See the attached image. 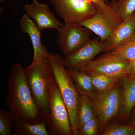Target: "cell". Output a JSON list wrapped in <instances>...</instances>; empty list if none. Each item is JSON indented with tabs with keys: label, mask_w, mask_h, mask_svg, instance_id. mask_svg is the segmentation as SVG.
Returning a JSON list of instances; mask_svg holds the SVG:
<instances>
[{
	"label": "cell",
	"mask_w": 135,
	"mask_h": 135,
	"mask_svg": "<svg viewBox=\"0 0 135 135\" xmlns=\"http://www.w3.org/2000/svg\"><path fill=\"white\" fill-rule=\"evenodd\" d=\"M135 33V13L122 21L110 37L104 42V51L110 52L127 41Z\"/></svg>",
	"instance_id": "cell-13"
},
{
	"label": "cell",
	"mask_w": 135,
	"mask_h": 135,
	"mask_svg": "<svg viewBox=\"0 0 135 135\" xmlns=\"http://www.w3.org/2000/svg\"><path fill=\"white\" fill-rule=\"evenodd\" d=\"M113 3L122 21L135 13V0H117Z\"/></svg>",
	"instance_id": "cell-20"
},
{
	"label": "cell",
	"mask_w": 135,
	"mask_h": 135,
	"mask_svg": "<svg viewBox=\"0 0 135 135\" xmlns=\"http://www.w3.org/2000/svg\"><path fill=\"white\" fill-rule=\"evenodd\" d=\"M7 84L6 104L15 122L37 123L45 120L43 114L32 96L27 82L25 68L20 63L12 66Z\"/></svg>",
	"instance_id": "cell-1"
},
{
	"label": "cell",
	"mask_w": 135,
	"mask_h": 135,
	"mask_svg": "<svg viewBox=\"0 0 135 135\" xmlns=\"http://www.w3.org/2000/svg\"><path fill=\"white\" fill-rule=\"evenodd\" d=\"M96 92H101L110 89L119 82L120 79L97 73H89Z\"/></svg>",
	"instance_id": "cell-17"
},
{
	"label": "cell",
	"mask_w": 135,
	"mask_h": 135,
	"mask_svg": "<svg viewBox=\"0 0 135 135\" xmlns=\"http://www.w3.org/2000/svg\"><path fill=\"white\" fill-rule=\"evenodd\" d=\"M130 62L135 59V33L124 43L109 52Z\"/></svg>",
	"instance_id": "cell-19"
},
{
	"label": "cell",
	"mask_w": 135,
	"mask_h": 135,
	"mask_svg": "<svg viewBox=\"0 0 135 135\" xmlns=\"http://www.w3.org/2000/svg\"><path fill=\"white\" fill-rule=\"evenodd\" d=\"M92 1L94 3L98 5H103L106 3L107 2L106 0H90Z\"/></svg>",
	"instance_id": "cell-26"
},
{
	"label": "cell",
	"mask_w": 135,
	"mask_h": 135,
	"mask_svg": "<svg viewBox=\"0 0 135 135\" xmlns=\"http://www.w3.org/2000/svg\"><path fill=\"white\" fill-rule=\"evenodd\" d=\"M14 135H49L46 121L40 123H31L16 122H15Z\"/></svg>",
	"instance_id": "cell-16"
},
{
	"label": "cell",
	"mask_w": 135,
	"mask_h": 135,
	"mask_svg": "<svg viewBox=\"0 0 135 135\" xmlns=\"http://www.w3.org/2000/svg\"><path fill=\"white\" fill-rule=\"evenodd\" d=\"M95 13L89 19L79 25L85 27L99 36L105 42L110 37L118 26L122 22L111 2L103 4H96Z\"/></svg>",
	"instance_id": "cell-6"
},
{
	"label": "cell",
	"mask_w": 135,
	"mask_h": 135,
	"mask_svg": "<svg viewBox=\"0 0 135 135\" xmlns=\"http://www.w3.org/2000/svg\"><path fill=\"white\" fill-rule=\"evenodd\" d=\"M134 135H135V134H134Z\"/></svg>",
	"instance_id": "cell-28"
},
{
	"label": "cell",
	"mask_w": 135,
	"mask_h": 135,
	"mask_svg": "<svg viewBox=\"0 0 135 135\" xmlns=\"http://www.w3.org/2000/svg\"><path fill=\"white\" fill-rule=\"evenodd\" d=\"M25 72L32 96L45 120L52 86L55 82L50 64L46 56L32 61L25 68Z\"/></svg>",
	"instance_id": "cell-2"
},
{
	"label": "cell",
	"mask_w": 135,
	"mask_h": 135,
	"mask_svg": "<svg viewBox=\"0 0 135 135\" xmlns=\"http://www.w3.org/2000/svg\"><path fill=\"white\" fill-rule=\"evenodd\" d=\"M50 1L64 23L79 25L90 18L96 11V4L90 0Z\"/></svg>",
	"instance_id": "cell-7"
},
{
	"label": "cell",
	"mask_w": 135,
	"mask_h": 135,
	"mask_svg": "<svg viewBox=\"0 0 135 135\" xmlns=\"http://www.w3.org/2000/svg\"><path fill=\"white\" fill-rule=\"evenodd\" d=\"M135 126L120 125L116 123L108 126L103 135H134Z\"/></svg>",
	"instance_id": "cell-22"
},
{
	"label": "cell",
	"mask_w": 135,
	"mask_h": 135,
	"mask_svg": "<svg viewBox=\"0 0 135 135\" xmlns=\"http://www.w3.org/2000/svg\"><path fill=\"white\" fill-rule=\"evenodd\" d=\"M107 2H107H108V0H106ZM111 2H114L116 1H117V0H111Z\"/></svg>",
	"instance_id": "cell-27"
},
{
	"label": "cell",
	"mask_w": 135,
	"mask_h": 135,
	"mask_svg": "<svg viewBox=\"0 0 135 135\" xmlns=\"http://www.w3.org/2000/svg\"><path fill=\"white\" fill-rule=\"evenodd\" d=\"M99 121L104 127L109 121L119 114L122 104V89L119 82L110 89L95 92L89 98Z\"/></svg>",
	"instance_id": "cell-4"
},
{
	"label": "cell",
	"mask_w": 135,
	"mask_h": 135,
	"mask_svg": "<svg viewBox=\"0 0 135 135\" xmlns=\"http://www.w3.org/2000/svg\"><path fill=\"white\" fill-rule=\"evenodd\" d=\"M66 71L75 83L80 96L89 98L95 93L92 79L88 73L71 68L66 69Z\"/></svg>",
	"instance_id": "cell-15"
},
{
	"label": "cell",
	"mask_w": 135,
	"mask_h": 135,
	"mask_svg": "<svg viewBox=\"0 0 135 135\" xmlns=\"http://www.w3.org/2000/svg\"><path fill=\"white\" fill-rule=\"evenodd\" d=\"M15 121L9 111L0 110V135H11Z\"/></svg>",
	"instance_id": "cell-21"
},
{
	"label": "cell",
	"mask_w": 135,
	"mask_h": 135,
	"mask_svg": "<svg viewBox=\"0 0 135 135\" xmlns=\"http://www.w3.org/2000/svg\"><path fill=\"white\" fill-rule=\"evenodd\" d=\"M20 28L22 32L27 34L31 39L33 49V61L46 57L48 50L42 44V32L27 14L22 16L20 22Z\"/></svg>",
	"instance_id": "cell-12"
},
{
	"label": "cell",
	"mask_w": 135,
	"mask_h": 135,
	"mask_svg": "<svg viewBox=\"0 0 135 135\" xmlns=\"http://www.w3.org/2000/svg\"><path fill=\"white\" fill-rule=\"evenodd\" d=\"M95 115V114L89 98L81 96L77 116L78 131L84 123Z\"/></svg>",
	"instance_id": "cell-18"
},
{
	"label": "cell",
	"mask_w": 135,
	"mask_h": 135,
	"mask_svg": "<svg viewBox=\"0 0 135 135\" xmlns=\"http://www.w3.org/2000/svg\"><path fill=\"white\" fill-rule=\"evenodd\" d=\"M45 120L50 135H73L68 111L56 81L52 86Z\"/></svg>",
	"instance_id": "cell-5"
},
{
	"label": "cell",
	"mask_w": 135,
	"mask_h": 135,
	"mask_svg": "<svg viewBox=\"0 0 135 135\" xmlns=\"http://www.w3.org/2000/svg\"><path fill=\"white\" fill-rule=\"evenodd\" d=\"M24 9L41 32L48 29L57 31L64 26L51 11L48 5L40 3L37 0H33L31 3L25 5Z\"/></svg>",
	"instance_id": "cell-11"
},
{
	"label": "cell",
	"mask_w": 135,
	"mask_h": 135,
	"mask_svg": "<svg viewBox=\"0 0 135 135\" xmlns=\"http://www.w3.org/2000/svg\"><path fill=\"white\" fill-rule=\"evenodd\" d=\"M129 125L135 126V105L134 109L133 112V114L129 121Z\"/></svg>",
	"instance_id": "cell-25"
},
{
	"label": "cell",
	"mask_w": 135,
	"mask_h": 135,
	"mask_svg": "<svg viewBox=\"0 0 135 135\" xmlns=\"http://www.w3.org/2000/svg\"><path fill=\"white\" fill-rule=\"evenodd\" d=\"M129 64V61L106 52L79 70L88 73H97L120 79L128 75Z\"/></svg>",
	"instance_id": "cell-9"
},
{
	"label": "cell",
	"mask_w": 135,
	"mask_h": 135,
	"mask_svg": "<svg viewBox=\"0 0 135 135\" xmlns=\"http://www.w3.org/2000/svg\"><path fill=\"white\" fill-rule=\"evenodd\" d=\"M119 81L122 89V100L119 118L125 120L129 117L135 105V77L127 75L121 78Z\"/></svg>",
	"instance_id": "cell-14"
},
{
	"label": "cell",
	"mask_w": 135,
	"mask_h": 135,
	"mask_svg": "<svg viewBox=\"0 0 135 135\" xmlns=\"http://www.w3.org/2000/svg\"><path fill=\"white\" fill-rule=\"evenodd\" d=\"M54 78L67 108L73 135H79L77 116L81 96L75 83L66 71L64 58L59 55L47 51L46 56Z\"/></svg>",
	"instance_id": "cell-3"
},
{
	"label": "cell",
	"mask_w": 135,
	"mask_h": 135,
	"mask_svg": "<svg viewBox=\"0 0 135 135\" xmlns=\"http://www.w3.org/2000/svg\"><path fill=\"white\" fill-rule=\"evenodd\" d=\"M99 123L95 115L87 122L79 130V135H97L99 134Z\"/></svg>",
	"instance_id": "cell-23"
},
{
	"label": "cell",
	"mask_w": 135,
	"mask_h": 135,
	"mask_svg": "<svg viewBox=\"0 0 135 135\" xmlns=\"http://www.w3.org/2000/svg\"><path fill=\"white\" fill-rule=\"evenodd\" d=\"M135 77V59L129 62L128 75Z\"/></svg>",
	"instance_id": "cell-24"
},
{
	"label": "cell",
	"mask_w": 135,
	"mask_h": 135,
	"mask_svg": "<svg viewBox=\"0 0 135 135\" xmlns=\"http://www.w3.org/2000/svg\"><path fill=\"white\" fill-rule=\"evenodd\" d=\"M56 31V43L65 56L75 52L89 41L92 32L85 27L70 23H64Z\"/></svg>",
	"instance_id": "cell-8"
},
{
	"label": "cell",
	"mask_w": 135,
	"mask_h": 135,
	"mask_svg": "<svg viewBox=\"0 0 135 135\" xmlns=\"http://www.w3.org/2000/svg\"><path fill=\"white\" fill-rule=\"evenodd\" d=\"M104 42L99 37L90 40L78 50L65 56L64 63L68 68L79 70L89 64L104 51Z\"/></svg>",
	"instance_id": "cell-10"
}]
</instances>
